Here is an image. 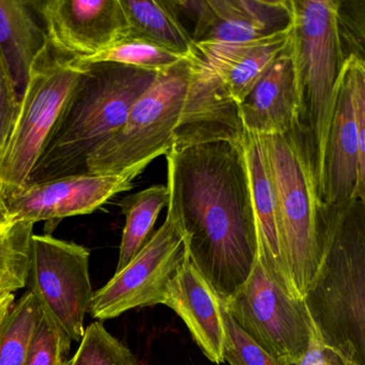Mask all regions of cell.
Wrapping results in <instances>:
<instances>
[{
  "label": "cell",
  "mask_w": 365,
  "mask_h": 365,
  "mask_svg": "<svg viewBox=\"0 0 365 365\" xmlns=\"http://www.w3.org/2000/svg\"><path fill=\"white\" fill-rule=\"evenodd\" d=\"M168 205V189L164 185H155L119 202L125 224L119 247L117 271L125 268L132 258L150 238L160 212Z\"/></svg>",
  "instance_id": "7402d4cb"
},
{
  "label": "cell",
  "mask_w": 365,
  "mask_h": 365,
  "mask_svg": "<svg viewBox=\"0 0 365 365\" xmlns=\"http://www.w3.org/2000/svg\"><path fill=\"white\" fill-rule=\"evenodd\" d=\"M239 115L243 129L262 135L288 133L298 125V93L289 43L239 103Z\"/></svg>",
  "instance_id": "ac0fdd59"
},
{
  "label": "cell",
  "mask_w": 365,
  "mask_h": 365,
  "mask_svg": "<svg viewBox=\"0 0 365 365\" xmlns=\"http://www.w3.org/2000/svg\"><path fill=\"white\" fill-rule=\"evenodd\" d=\"M185 57L155 42L125 34L106 50L93 56L76 58L80 65L113 63L159 72L168 69Z\"/></svg>",
  "instance_id": "cb8c5ba5"
},
{
  "label": "cell",
  "mask_w": 365,
  "mask_h": 365,
  "mask_svg": "<svg viewBox=\"0 0 365 365\" xmlns=\"http://www.w3.org/2000/svg\"><path fill=\"white\" fill-rule=\"evenodd\" d=\"M163 304L183 320L209 361L215 364L225 362L226 328L221 299L189 256L168 284Z\"/></svg>",
  "instance_id": "2e32d148"
},
{
  "label": "cell",
  "mask_w": 365,
  "mask_h": 365,
  "mask_svg": "<svg viewBox=\"0 0 365 365\" xmlns=\"http://www.w3.org/2000/svg\"><path fill=\"white\" fill-rule=\"evenodd\" d=\"M190 56L158 72L155 80L130 110L118 133L86 163V174H120L165 155L174 143L189 88Z\"/></svg>",
  "instance_id": "52a82bcc"
},
{
  "label": "cell",
  "mask_w": 365,
  "mask_h": 365,
  "mask_svg": "<svg viewBox=\"0 0 365 365\" xmlns=\"http://www.w3.org/2000/svg\"><path fill=\"white\" fill-rule=\"evenodd\" d=\"M68 365H140L133 352L113 336L101 322L85 328L76 354Z\"/></svg>",
  "instance_id": "484cf974"
},
{
  "label": "cell",
  "mask_w": 365,
  "mask_h": 365,
  "mask_svg": "<svg viewBox=\"0 0 365 365\" xmlns=\"http://www.w3.org/2000/svg\"><path fill=\"white\" fill-rule=\"evenodd\" d=\"M221 302L236 324L279 362L307 351L313 320L304 302L282 288L258 258L245 283Z\"/></svg>",
  "instance_id": "ba28073f"
},
{
  "label": "cell",
  "mask_w": 365,
  "mask_h": 365,
  "mask_svg": "<svg viewBox=\"0 0 365 365\" xmlns=\"http://www.w3.org/2000/svg\"><path fill=\"white\" fill-rule=\"evenodd\" d=\"M20 101L9 70L0 54V151L3 150L9 138L18 114Z\"/></svg>",
  "instance_id": "f546056e"
},
{
  "label": "cell",
  "mask_w": 365,
  "mask_h": 365,
  "mask_svg": "<svg viewBox=\"0 0 365 365\" xmlns=\"http://www.w3.org/2000/svg\"><path fill=\"white\" fill-rule=\"evenodd\" d=\"M85 68L50 43L34 63L14 127L0 151V198L5 206L29 183Z\"/></svg>",
  "instance_id": "5b68a950"
},
{
  "label": "cell",
  "mask_w": 365,
  "mask_h": 365,
  "mask_svg": "<svg viewBox=\"0 0 365 365\" xmlns=\"http://www.w3.org/2000/svg\"><path fill=\"white\" fill-rule=\"evenodd\" d=\"M290 52L298 93V127L307 136L320 202L329 130L346 58L335 0H292Z\"/></svg>",
  "instance_id": "277c9868"
},
{
  "label": "cell",
  "mask_w": 365,
  "mask_h": 365,
  "mask_svg": "<svg viewBox=\"0 0 365 365\" xmlns=\"http://www.w3.org/2000/svg\"><path fill=\"white\" fill-rule=\"evenodd\" d=\"M189 88L172 148L228 140L242 145L239 104L211 68L192 50ZM170 148V149H172Z\"/></svg>",
  "instance_id": "5bb4252c"
},
{
  "label": "cell",
  "mask_w": 365,
  "mask_h": 365,
  "mask_svg": "<svg viewBox=\"0 0 365 365\" xmlns=\"http://www.w3.org/2000/svg\"><path fill=\"white\" fill-rule=\"evenodd\" d=\"M168 215L192 264L222 301L235 294L258 258L257 234L242 145L228 140L172 148Z\"/></svg>",
  "instance_id": "6da1fadb"
},
{
  "label": "cell",
  "mask_w": 365,
  "mask_h": 365,
  "mask_svg": "<svg viewBox=\"0 0 365 365\" xmlns=\"http://www.w3.org/2000/svg\"><path fill=\"white\" fill-rule=\"evenodd\" d=\"M290 29L247 42H200L194 43V51L239 104L285 50Z\"/></svg>",
  "instance_id": "d6986e66"
},
{
  "label": "cell",
  "mask_w": 365,
  "mask_h": 365,
  "mask_svg": "<svg viewBox=\"0 0 365 365\" xmlns=\"http://www.w3.org/2000/svg\"><path fill=\"white\" fill-rule=\"evenodd\" d=\"M157 74L113 63L86 66L27 185L86 174L89 158L118 133Z\"/></svg>",
  "instance_id": "3957f363"
},
{
  "label": "cell",
  "mask_w": 365,
  "mask_h": 365,
  "mask_svg": "<svg viewBox=\"0 0 365 365\" xmlns=\"http://www.w3.org/2000/svg\"><path fill=\"white\" fill-rule=\"evenodd\" d=\"M187 256L182 234L166 215L131 262L93 292L89 313L108 320L136 307L163 304L168 284Z\"/></svg>",
  "instance_id": "30bf717a"
},
{
  "label": "cell",
  "mask_w": 365,
  "mask_h": 365,
  "mask_svg": "<svg viewBox=\"0 0 365 365\" xmlns=\"http://www.w3.org/2000/svg\"><path fill=\"white\" fill-rule=\"evenodd\" d=\"M14 304V294H8V296L0 297V332H1V328H3L4 322H5L7 316L9 315L10 311H11Z\"/></svg>",
  "instance_id": "1f68e13d"
},
{
  "label": "cell",
  "mask_w": 365,
  "mask_h": 365,
  "mask_svg": "<svg viewBox=\"0 0 365 365\" xmlns=\"http://www.w3.org/2000/svg\"><path fill=\"white\" fill-rule=\"evenodd\" d=\"M303 302L322 341L365 365V200L320 204L317 268Z\"/></svg>",
  "instance_id": "7a4b0ae2"
},
{
  "label": "cell",
  "mask_w": 365,
  "mask_h": 365,
  "mask_svg": "<svg viewBox=\"0 0 365 365\" xmlns=\"http://www.w3.org/2000/svg\"><path fill=\"white\" fill-rule=\"evenodd\" d=\"M336 29L346 61L364 59L365 0H335Z\"/></svg>",
  "instance_id": "83f0119b"
},
{
  "label": "cell",
  "mask_w": 365,
  "mask_h": 365,
  "mask_svg": "<svg viewBox=\"0 0 365 365\" xmlns=\"http://www.w3.org/2000/svg\"><path fill=\"white\" fill-rule=\"evenodd\" d=\"M34 226L23 221L0 226V297L26 287Z\"/></svg>",
  "instance_id": "603a6c76"
},
{
  "label": "cell",
  "mask_w": 365,
  "mask_h": 365,
  "mask_svg": "<svg viewBox=\"0 0 365 365\" xmlns=\"http://www.w3.org/2000/svg\"><path fill=\"white\" fill-rule=\"evenodd\" d=\"M352 198L365 200V146L359 138L344 66L327 143L322 202L336 204Z\"/></svg>",
  "instance_id": "e0dca14e"
},
{
  "label": "cell",
  "mask_w": 365,
  "mask_h": 365,
  "mask_svg": "<svg viewBox=\"0 0 365 365\" xmlns=\"http://www.w3.org/2000/svg\"><path fill=\"white\" fill-rule=\"evenodd\" d=\"M264 138L279 200L284 257L292 297L303 300L317 268L322 204L311 150L298 125L288 133Z\"/></svg>",
  "instance_id": "8992f818"
},
{
  "label": "cell",
  "mask_w": 365,
  "mask_h": 365,
  "mask_svg": "<svg viewBox=\"0 0 365 365\" xmlns=\"http://www.w3.org/2000/svg\"><path fill=\"white\" fill-rule=\"evenodd\" d=\"M87 247L50 234L31 237L27 290L72 341H81L93 296Z\"/></svg>",
  "instance_id": "9c48e42d"
},
{
  "label": "cell",
  "mask_w": 365,
  "mask_h": 365,
  "mask_svg": "<svg viewBox=\"0 0 365 365\" xmlns=\"http://www.w3.org/2000/svg\"><path fill=\"white\" fill-rule=\"evenodd\" d=\"M8 222H9V220H8L7 209H6L5 204H4L3 200L0 198V226L8 223Z\"/></svg>",
  "instance_id": "d6a6232c"
},
{
  "label": "cell",
  "mask_w": 365,
  "mask_h": 365,
  "mask_svg": "<svg viewBox=\"0 0 365 365\" xmlns=\"http://www.w3.org/2000/svg\"><path fill=\"white\" fill-rule=\"evenodd\" d=\"M31 5L50 46L72 58L98 54L128 31L120 0H46Z\"/></svg>",
  "instance_id": "7c38bea8"
},
{
  "label": "cell",
  "mask_w": 365,
  "mask_h": 365,
  "mask_svg": "<svg viewBox=\"0 0 365 365\" xmlns=\"http://www.w3.org/2000/svg\"><path fill=\"white\" fill-rule=\"evenodd\" d=\"M343 356L344 364L345 365H361L356 359L350 358V356Z\"/></svg>",
  "instance_id": "836d02e7"
},
{
  "label": "cell",
  "mask_w": 365,
  "mask_h": 365,
  "mask_svg": "<svg viewBox=\"0 0 365 365\" xmlns=\"http://www.w3.org/2000/svg\"><path fill=\"white\" fill-rule=\"evenodd\" d=\"M148 165L138 164L120 174L71 175L26 185L6 204L8 220L44 221L54 230L61 220L93 213L114 196L130 191Z\"/></svg>",
  "instance_id": "8fae6325"
},
{
  "label": "cell",
  "mask_w": 365,
  "mask_h": 365,
  "mask_svg": "<svg viewBox=\"0 0 365 365\" xmlns=\"http://www.w3.org/2000/svg\"><path fill=\"white\" fill-rule=\"evenodd\" d=\"M129 35L155 42L185 57L193 50L194 42L170 0H120Z\"/></svg>",
  "instance_id": "44dd1931"
},
{
  "label": "cell",
  "mask_w": 365,
  "mask_h": 365,
  "mask_svg": "<svg viewBox=\"0 0 365 365\" xmlns=\"http://www.w3.org/2000/svg\"><path fill=\"white\" fill-rule=\"evenodd\" d=\"M71 343V337L42 307L25 365H68Z\"/></svg>",
  "instance_id": "4316f807"
},
{
  "label": "cell",
  "mask_w": 365,
  "mask_h": 365,
  "mask_svg": "<svg viewBox=\"0 0 365 365\" xmlns=\"http://www.w3.org/2000/svg\"><path fill=\"white\" fill-rule=\"evenodd\" d=\"M223 317L226 328L225 362L230 365H279L277 359L258 345L236 324L224 307Z\"/></svg>",
  "instance_id": "f1b7e54d"
},
{
  "label": "cell",
  "mask_w": 365,
  "mask_h": 365,
  "mask_svg": "<svg viewBox=\"0 0 365 365\" xmlns=\"http://www.w3.org/2000/svg\"><path fill=\"white\" fill-rule=\"evenodd\" d=\"M177 16L193 21L194 43L247 42L292 25V0H170Z\"/></svg>",
  "instance_id": "4fadbf2b"
},
{
  "label": "cell",
  "mask_w": 365,
  "mask_h": 365,
  "mask_svg": "<svg viewBox=\"0 0 365 365\" xmlns=\"http://www.w3.org/2000/svg\"><path fill=\"white\" fill-rule=\"evenodd\" d=\"M48 44L43 23L31 1L0 0V54L20 99L34 63Z\"/></svg>",
  "instance_id": "ffe728a7"
},
{
  "label": "cell",
  "mask_w": 365,
  "mask_h": 365,
  "mask_svg": "<svg viewBox=\"0 0 365 365\" xmlns=\"http://www.w3.org/2000/svg\"><path fill=\"white\" fill-rule=\"evenodd\" d=\"M279 365H345L341 354L322 341L314 324L307 351L300 358L279 361Z\"/></svg>",
  "instance_id": "4dcf8cb0"
},
{
  "label": "cell",
  "mask_w": 365,
  "mask_h": 365,
  "mask_svg": "<svg viewBox=\"0 0 365 365\" xmlns=\"http://www.w3.org/2000/svg\"><path fill=\"white\" fill-rule=\"evenodd\" d=\"M242 148L255 217L258 260L268 274L292 297L284 257L279 200L266 138L245 130Z\"/></svg>",
  "instance_id": "9a60e30c"
},
{
  "label": "cell",
  "mask_w": 365,
  "mask_h": 365,
  "mask_svg": "<svg viewBox=\"0 0 365 365\" xmlns=\"http://www.w3.org/2000/svg\"><path fill=\"white\" fill-rule=\"evenodd\" d=\"M41 309L29 290L14 303L0 332V365H25Z\"/></svg>",
  "instance_id": "d4e9b609"
}]
</instances>
